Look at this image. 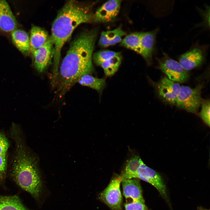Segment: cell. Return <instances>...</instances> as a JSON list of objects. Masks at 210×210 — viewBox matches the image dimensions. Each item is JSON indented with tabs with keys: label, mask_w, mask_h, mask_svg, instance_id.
<instances>
[{
	"label": "cell",
	"mask_w": 210,
	"mask_h": 210,
	"mask_svg": "<svg viewBox=\"0 0 210 210\" xmlns=\"http://www.w3.org/2000/svg\"><path fill=\"white\" fill-rule=\"evenodd\" d=\"M97 31L94 29L84 32L71 44L60 68L58 91L61 94L64 93L81 76L93 72V53Z\"/></svg>",
	"instance_id": "1"
},
{
	"label": "cell",
	"mask_w": 210,
	"mask_h": 210,
	"mask_svg": "<svg viewBox=\"0 0 210 210\" xmlns=\"http://www.w3.org/2000/svg\"><path fill=\"white\" fill-rule=\"evenodd\" d=\"M21 135L19 132L11 135L15 144V150L12 161L11 176L18 186L38 199L42 184L37 160L30 152Z\"/></svg>",
	"instance_id": "2"
},
{
	"label": "cell",
	"mask_w": 210,
	"mask_h": 210,
	"mask_svg": "<svg viewBox=\"0 0 210 210\" xmlns=\"http://www.w3.org/2000/svg\"><path fill=\"white\" fill-rule=\"evenodd\" d=\"M89 6L75 1L66 3L59 11L52 25L50 36L54 47V71L57 70L62 47L75 29L92 20Z\"/></svg>",
	"instance_id": "3"
},
{
	"label": "cell",
	"mask_w": 210,
	"mask_h": 210,
	"mask_svg": "<svg viewBox=\"0 0 210 210\" xmlns=\"http://www.w3.org/2000/svg\"><path fill=\"white\" fill-rule=\"evenodd\" d=\"M202 87L201 85L193 88L187 86H181L175 104L177 106L188 112L197 113L202 101Z\"/></svg>",
	"instance_id": "4"
},
{
	"label": "cell",
	"mask_w": 210,
	"mask_h": 210,
	"mask_svg": "<svg viewBox=\"0 0 210 210\" xmlns=\"http://www.w3.org/2000/svg\"><path fill=\"white\" fill-rule=\"evenodd\" d=\"M121 181L120 176L114 178L99 194V199L111 210H122V197L120 188Z\"/></svg>",
	"instance_id": "5"
},
{
	"label": "cell",
	"mask_w": 210,
	"mask_h": 210,
	"mask_svg": "<svg viewBox=\"0 0 210 210\" xmlns=\"http://www.w3.org/2000/svg\"><path fill=\"white\" fill-rule=\"evenodd\" d=\"M159 67L160 70L171 80L174 82L184 83L188 79L189 74L179 63L168 57L159 61Z\"/></svg>",
	"instance_id": "6"
},
{
	"label": "cell",
	"mask_w": 210,
	"mask_h": 210,
	"mask_svg": "<svg viewBox=\"0 0 210 210\" xmlns=\"http://www.w3.org/2000/svg\"><path fill=\"white\" fill-rule=\"evenodd\" d=\"M136 178L148 182L155 187L163 197H167L166 186L160 175L147 166L142 161L139 167Z\"/></svg>",
	"instance_id": "7"
},
{
	"label": "cell",
	"mask_w": 210,
	"mask_h": 210,
	"mask_svg": "<svg viewBox=\"0 0 210 210\" xmlns=\"http://www.w3.org/2000/svg\"><path fill=\"white\" fill-rule=\"evenodd\" d=\"M32 54L35 68L39 72H43L49 65L54 56L53 46L50 36L43 45Z\"/></svg>",
	"instance_id": "8"
},
{
	"label": "cell",
	"mask_w": 210,
	"mask_h": 210,
	"mask_svg": "<svg viewBox=\"0 0 210 210\" xmlns=\"http://www.w3.org/2000/svg\"><path fill=\"white\" fill-rule=\"evenodd\" d=\"M121 1L120 0H110L105 2L93 14L92 20L96 22L101 23L112 20L119 12Z\"/></svg>",
	"instance_id": "9"
},
{
	"label": "cell",
	"mask_w": 210,
	"mask_h": 210,
	"mask_svg": "<svg viewBox=\"0 0 210 210\" xmlns=\"http://www.w3.org/2000/svg\"><path fill=\"white\" fill-rule=\"evenodd\" d=\"M181 87L178 84L165 77L158 83L157 89L159 95L164 100L174 104H176Z\"/></svg>",
	"instance_id": "10"
},
{
	"label": "cell",
	"mask_w": 210,
	"mask_h": 210,
	"mask_svg": "<svg viewBox=\"0 0 210 210\" xmlns=\"http://www.w3.org/2000/svg\"><path fill=\"white\" fill-rule=\"evenodd\" d=\"M123 194L126 199H131V202L145 203L140 180L138 178L122 180Z\"/></svg>",
	"instance_id": "11"
},
{
	"label": "cell",
	"mask_w": 210,
	"mask_h": 210,
	"mask_svg": "<svg viewBox=\"0 0 210 210\" xmlns=\"http://www.w3.org/2000/svg\"><path fill=\"white\" fill-rule=\"evenodd\" d=\"M18 23L7 2L0 0V29L7 32L16 29Z\"/></svg>",
	"instance_id": "12"
},
{
	"label": "cell",
	"mask_w": 210,
	"mask_h": 210,
	"mask_svg": "<svg viewBox=\"0 0 210 210\" xmlns=\"http://www.w3.org/2000/svg\"><path fill=\"white\" fill-rule=\"evenodd\" d=\"M158 31L141 32L140 55L148 63L151 61Z\"/></svg>",
	"instance_id": "13"
},
{
	"label": "cell",
	"mask_w": 210,
	"mask_h": 210,
	"mask_svg": "<svg viewBox=\"0 0 210 210\" xmlns=\"http://www.w3.org/2000/svg\"><path fill=\"white\" fill-rule=\"evenodd\" d=\"M204 60L202 51L195 48L182 55L179 58V63L184 69L188 71L200 65Z\"/></svg>",
	"instance_id": "14"
},
{
	"label": "cell",
	"mask_w": 210,
	"mask_h": 210,
	"mask_svg": "<svg viewBox=\"0 0 210 210\" xmlns=\"http://www.w3.org/2000/svg\"><path fill=\"white\" fill-rule=\"evenodd\" d=\"M125 32L121 28L118 27L111 30L101 32L99 44L105 48L120 42Z\"/></svg>",
	"instance_id": "15"
},
{
	"label": "cell",
	"mask_w": 210,
	"mask_h": 210,
	"mask_svg": "<svg viewBox=\"0 0 210 210\" xmlns=\"http://www.w3.org/2000/svg\"><path fill=\"white\" fill-rule=\"evenodd\" d=\"M48 37L46 32L41 28L36 26L32 27L29 39L30 50L32 54L44 44Z\"/></svg>",
	"instance_id": "16"
},
{
	"label": "cell",
	"mask_w": 210,
	"mask_h": 210,
	"mask_svg": "<svg viewBox=\"0 0 210 210\" xmlns=\"http://www.w3.org/2000/svg\"><path fill=\"white\" fill-rule=\"evenodd\" d=\"M0 210H30L17 195H0Z\"/></svg>",
	"instance_id": "17"
},
{
	"label": "cell",
	"mask_w": 210,
	"mask_h": 210,
	"mask_svg": "<svg viewBox=\"0 0 210 210\" xmlns=\"http://www.w3.org/2000/svg\"><path fill=\"white\" fill-rule=\"evenodd\" d=\"M13 42L17 49L23 53L30 50L29 39L24 31L16 29L11 32Z\"/></svg>",
	"instance_id": "18"
},
{
	"label": "cell",
	"mask_w": 210,
	"mask_h": 210,
	"mask_svg": "<svg viewBox=\"0 0 210 210\" xmlns=\"http://www.w3.org/2000/svg\"><path fill=\"white\" fill-rule=\"evenodd\" d=\"M77 82L82 85L95 90L100 93L106 85V81L104 79L95 77L90 74L82 76L78 79Z\"/></svg>",
	"instance_id": "19"
},
{
	"label": "cell",
	"mask_w": 210,
	"mask_h": 210,
	"mask_svg": "<svg viewBox=\"0 0 210 210\" xmlns=\"http://www.w3.org/2000/svg\"><path fill=\"white\" fill-rule=\"evenodd\" d=\"M142 161L138 156H133L130 159L126 162L124 170L120 176L122 180L136 178L137 170Z\"/></svg>",
	"instance_id": "20"
},
{
	"label": "cell",
	"mask_w": 210,
	"mask_h": 210,
	"mask_svg": "<svg viewBox=\"0 0 210 210\" xmlns=\"http://www.w3.org/2000/svg\"><path fill=\"white\" fill-rule=\"evenodd\" d=\"M140 35L141 32H136L127 35L122 40L121 45L140 54Z\"/></svg>",
	"instance_id": "21"
},
{
	"label": "cell",
	"mask_w": 210,
	"mask_h": 210,
	"mask_svg": "<svg viewBox=\"0 0 210 210\" xmlns=\"http://www.w3.org/2000/svg\"><path fill=\"white\" fill-rule=\"evenodd\" d=\"M120 54L115 56L102 63L101 65L105 75L111 76L118 70L121 62Z\"/></svg>",
	"instance_id": "22"
},
{
	"label": "cell",
	"mask_w": 210,
	"mask_h": 210,
	"mask_svg": "<svg viewBox=\"0 0 210 210\" xmlns=\"http://www.w3.org/2000/svg\"><path fill=\"white\" fill-rule=\"evenodd\" d=\"M120 54V52L110 50H101L93 54L92 60L97 65L100 66L104 62Z\"/></svg>",
	"instance_id": "23"
},
{
	"label": "cell",
	"mask_w": 210,
	"mask_h": 210,
	"mask_svg": "<svg viewBox=\"0 0 210 210\" xmlns=\"http://www.w3.org/2000/svg\"><path fill=\"white\" fill-rule=\"evenodd\" d=\"M201 109L200 113L201 118L208 126L210 124V104L209 100L202 101L201 103Z\"/></svg>",
	"instance_id": "24"
},
{
	"label": "cell",
	"mask_w": 210,
	"mask_h": 210,
	"mask_svg": "<svg viewBox=\"0 0 210 210\" xmlns=\"http://www.w3.org/2000/svg\"><path fill=\"white\" fill-rule=\"evenodd\" d=\"M7 170V155L0 154V183L4 182Z\"/></svg>",
	"instance_id": "25"
},
{
	"label": "cell",
	"mask_w": 210,
	"mask_h": 210,
	"mask_svg": "<svg viewBox=\"0 0 210 210\" xmlns=\"http://www.w3.org/2000/svg\"><path fill=\"white\" fill-rule=\"evenodd\" d=\"M125 210H148L143 203L139 202H131L124 204Z\"/></svg>",
	"instance_id": "26"
},
{
	"label": "cell",
	"mask_w": 210,
	"mask_h": 210,
	"mask_svg": "<svg viewBox=\"0 0 210 210\" xmlns=\"http://www.w3.org/2000/svg\"><path fill=\"white\" fill-rule=\"evenodd\" d=\"M9 146L8 140L5 134L0 132V154L7 155Z\"/></svg>",
	"instance_id": "27"
},
{
	"label": "cell",
	"mask_w": 210,
	"mask_h": 210,
	"mask_svg": "<svg viewBox=\"0 0 210 210\" xmlns=\"http://www.w3.org/2000/svg\"><path fill=\"white\" fill-rule=\"evenodd\" d=\"M207 210L205 209H200V210Z\"/></svg>",
	"instance_id": "28"
}]
</instances>
